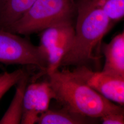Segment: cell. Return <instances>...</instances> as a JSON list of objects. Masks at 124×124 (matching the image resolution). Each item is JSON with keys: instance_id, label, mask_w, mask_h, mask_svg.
I'll list each match as a JSON object with an SVG mask.
<instances>
[{"instance_id": "obj_15", "label": "cell", "mask_w": 124, "mask_h": 124, "mask_svg": "<svg viewBox=\"0 0 124 124\" xmlns=\"http://www.w3.org/2000/svg\"><path fill=\"white\" fill-rule=\"evenodd\" d=\"M122 33V34H123V37H124V31L123 32V33Z\"/></svg>"}, {"instance_id": "obj_11", "label": "cell", "mask_w": 124, "mask_h": 124, "mask_svg": "<svg viewBox=\"0 0 124 124\" xmlns=\"http://www.w3.org/2000/svg\"><path fill=\"white\" fill-rule=\"evenodd\" d=\"M29 79L26 73L16 85L17 87L9 107L0 120V124H21L23 98Z\"/></svg>"}, {"instance_id": "obj_7", "label": "cell", "mask_w": 124, "mask_h": 124, "mask_svg": "<svg viewBox=\"0 0 124 124\" xmlns=\"http://www.w3.org/2000/svg\"><path fill=\"white\" fill-rule=\"evenodd\" d=\"M54 94L48 81L27 85L23 98L21 124H37L40 115L49 108Z\"/></svg>"}, {"instance_id": "obj_12", "label": "cell", "mask_w": 124, "mask_h": 124, "mask_svg": "<svg viewBox=\"0 0 124 124\" xmlns=\"http://www.w3.org/2000/svg\"><path fill=\"white\" fill-rule=\"evenodd\" d=\"M113 23L124 18V0H95Z\"/></svg>"}, {"instance_id": "obj_4", "label": "cell", "mask_w": 124, "mask_h": 124, "mask_svg": "<svg viewBox=\"0 0 124 124\" xmlns=\"http://www.w3.org/2000/svg\"><path fill=\"white\" fill-rule=\"evenodd\" d=\"M0 62L8 64L31 65L45 74L47 57L39 46L6 30L0 29Z\"/></svg>"}, {"instance_id": "obj_6", "label": "cell", "mask_w": 124, "mask_h": 124, "mask_svg": "<svg viewBox=\"0 0 124 124\" xmlns=\"http://www.w3.org/2000/svg\"><path fill=\"white\" fill-rule=\"evenodd\" d=\"M72 72L104 98L124 107V77L93 71L86 65L78 66Z\"/></svg>"}, {"instance_id": "obj_3", "label": "cell", "mask_w": 124, "mask_h": 124, "mask_svg": "<svg viewBox=\"0 0 124 124\" xmlns=\"http://www.w3.org/2000/svg\"><path fill=\"white\" fill-rule=\"evenodd\" d=\"M76 11L75 0H36L8 31L28 35L62 21L72 20Z\"/></svg>"}, {"instance_id": "obj_14", "label": "cell", "mask_w": 124, "mask_h": 124, "mask_svg": "<svg viewBox=\"0 0 124 124\" xmlns=\"http://www.w3.org/2000/svg\"><path fill=\"white\" fill-rule=\"evenodd\" d=\"M100 120L103 124H124V112L110 113L103 116Z\"/></svg>"}, {"instance_id": "obj_10", "label": "cell", "mask_w": 124, "mask_h": 124, "mask_svg": "<svg viewBox=\"0 0 124 124\" xmlns=\"http://www.w3.org/2000/svg\"><path fill=\"white\" fill-rule=\"evenodd\" d=\"M80 115L62 107L59 109H49L40 115L37 124H85L95 123L96 120Z\"/></svg>"}, {"instance_id": "obj_8", "label": "cell", "mask_w": 124, "mask_h": 124, "mask_svg": "<svg viewBox=\"0 0 124 124\" xmlns=\"http://www.w3.org/2000/svg\"><path fill=\"white\" fill-rule=\"evenodd\" d=\"M102 52L105 58L102 71L124 77V38L122 33L103 45Z\"/></svg>"}, {"instance_id": "obj_2", "label": "cell", "mask_w": 124, "mask_h": 124, "mask_svg": "<svg viewBox=\"0 0 124 124\" xmlns=\"http://www.w3.org/2000/svg\"><path fill=\"white\" fill-rule=\"evenodd\" d=\"M47 75L54 99L70 111L94 119L112 112H124V107L104 98L72 71L58 69Z\"/></svg>"}, {"instance_id": "obj_5", "label": "cell", "mask_w": 124, "mask_h": 124, "mask_svg": "<svg viewBox=\"0 0 124 124\" xmlns=\"http://www.w3.org/2000/svg\"><path fill=\"white\" fill-rule=\"evenodd\" d=\"M75 35L72 20L58 23L42 31L39 46L47 59L45 74L52 73L61 67L62 59L73 44Z\"/></svg>"}, {"instance_id": "obj_9", "label": "cell", "mask_w": 124, "mask_h": 124, "mask_svg": "<svg viewBox=\"0 0 124 124\" xmlns=\"http://www.w3.org/2000/svg\"><path fill=\"white\" fill-rule=\"evenodd\" d=\"M36 0H0V29L8 31Z\"/></svg>"}, {"instance_id": "obj_1", "label": "cell", "mask_w": 124, "mask_h": 124, "mask_svg": "<svg viewBox=\"0 0 124 124\" xmlns=\"http://www.w3.org/2000/svg\"><path fill=\"white\" fill-rule=\"evenodd\" d=\"M76 12L73 44L61 66L86 65L98 60L99 56L96 51L114 23L95 0H80Z\"/></svg>"}, {"instance_id": "obj_13", "label": "cell", "mask_w": 124, "mask_h": 124, "mask_svg": "<svg viewBox=\"0 0 124 124\" xmlns=\"http://www.w3.org/2000/svg\"><path fill=\"white\" fill-rule=\"evenodd\" d=\"M26 73L22 69L0 74V99L10 89L17 84Z\"/></svg>"}]
</instances>
